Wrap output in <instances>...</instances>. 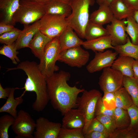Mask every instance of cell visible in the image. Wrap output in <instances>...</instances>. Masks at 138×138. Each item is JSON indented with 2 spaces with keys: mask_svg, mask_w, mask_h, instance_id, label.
I'll return each mask as SVG.
<instances>
[{
  "mask_svg": "<svg viewBox=\"0 0 138 138\" xmlns=\"http://www.w3.org/2000/svg\"><path fill=\"white\" fill-rule=\"evenodd\" d=\"M73 28L67 25L58 37L61 51L82 45L84 41Z\"/></svg>",
  "mask_w": 138,
  "mask_h": 138,
  "instance_id": "2e32d148",
  "label": "cell"
},
{
  "mask_svg": "<svg viewBox=\"0 0 138 138\" xmlns=\"http://www.w3.org/2000/svg\"><path fill=\"white\" fill-rule=\"evenodd\" d=\"M127 110L130 119V124L127 128L130 130L138 128V107L134 104L128 108Z\"/></svg>",
  "mask_w": 138,
  "mask_h": 138,
  "instance_id": "8d00e7d4",
  "label": "cell"
},
{
  "mask_svg": "<svg viewBox=\"0 0 138 138\" xmlns=\"http://www.w3.org/2000/svg\"><path fill=\"white\" fill-rule=\"evenodd\" d=\"M102 99L104 105L107 109L113 110L116 107L115 92L104 93Z\"/></svg>",
  "mask_w": 138,
  "mask_h": 138,
  "instance_id": "74e56055",
  "label": "cell"
},
{
  "mask_svg": "<svg viewBox=\"0 0 138 138\" xmlns=\"http://www.w3.org/2000/svg\"><path fill=\"white\" fill-rule=\"evenodd\" d=\"M95 52L94 57L86 67L87 70L90 73L99 71L106 67H111L118 55L116 52L109 50Z\"/></svg>",
  "mask_w": 138,
  "mask_h": 138,
  "instance_id": "7c38bea8",
  "label": "cell"
},
{
  "mask_svg": "<svg viewBox=\"0 0 138 138\" xmlns=\"http://www.w3.org/2000/svg\"><path fill=\"white\" fill-rule=\"evenodd\" d=\"M134 77L138 78V60H134L133 64Z\"/></svg>",
  "mask_w": 138,
  "mask_h": 138,
  "instance_id": "f6af8a7d",
  "label": "cell"
},
{
  "mask_svg": "<svg viewBox=\"0 0 138 138\" xmlns=\"http://www.w3.org/2000/svg\"><path fill=\"white\" fill-rule=\"evenodd\" d=\"M136 82V83L138 86V78H135Z\"/></svg>",
  "mask_w": 138,
  "mask_h": 138,
  "instance_id": "681fc988",
  "label": "cell"
},
{
  "mask_svg": "<svg viewBox=\"0 0 138 138\" xmlns=\"http://www.w3.org/2000/svg\"><path fill=\"white\" fill-rule=\"evenodd\" d=\"M132 17L138 24V9L134 11Z\"/></svg>",
  "mask_w": 138,
  "mask_h": 138,
  "instance_id": "7dc6e473",
  "label": "cell"
},
{
  "mask_svg": "<svg viewBox=\"0 0 138 138\" xmlns=\"http://www.w3.org/2000/svg\"><path fill=\"white\" fill-rule=\"evenodd\" d=\"M37 2L40 3L45 4L50 0H27Z\"/></svg>",
  "mask_w": 138,
  "mask_h": 138,
  "instance_id": "c3c4849f",
  "label": "cell"
},
{
  "mask_svg": "<svg viewBox=\"0 0 138 138\" xmlns=\"http://www.w3.org/2000/svg\"><path fill=\"white\" fill-rule=\"evenodd\" d=\"M106 28L111 37L112 45L114 47L125 44L128 37L126 31V21L114 18Z\"/></svg>",
  "mask_w": 138,
  "mask_h": 138,
  "instance_id": "4fadbf2b",
  "label": "cell"
},
{
  "mask_svg": "<svg viewBox=\"0 0 138 138\" xmlns=\"http://www.w3.org/2000/svg\"><path fill=\"white\" fill-rule=\"evenodd\" d=\"M102 97L101 96L99 98L96 103L95 110V116L100 115L113 116L114 109L111 110L107 109L102 102Z\"/></svg>",
  "mask_w": 138,
  "mask_h": 138,
  "instance_id": "f35d334b",
  "label": "cell"
},
{
  "mask_svg": "<svg viewBox=\"0 0 138 138\" xmlns=\"http://www.w3.org/2000/svg\"><path fill=\"white\" fill-rule=\"evenodd\" d=\"M40 20L31 25H24V29L21 30L15 42V46L17 50L25 48H29V43L34 35L39 30Z\"/></svg>",
  "mask_w": 138,
  "mask_h": 138,
  "instance_id": "9a60e30c",
  "label": "cell"
},
{
  "mask_svg": "<svg viewBox=\"0 0 138 138\" xmlns=\"http://www.w3.org/2000/svg\"><path fill=\"white\" fill-rule=\"evenodd\" d=\"M36 122L28 112L20 110L12 126V129L16 135L15 138H32Z\"/></svg>",
  "mask_w": 138,
  "mask_h": 138,
  "instance_id": "ba28073f",
  "label": "cell"
},
{
  "mask_svg": "<svg viewBox=\"0 0 138 138\" xmlns=\"http://www.w3.org/2000/svg\"><path fill=\"white\" fill-rule=\"evenodd\" d=\"M46 14L60 15L66 18L71 14V0H50L45 4Z\"/></svg>",
  "mask_w": 138,
  "mask_h": 138,
  "instance_id": "e0dca14e",
  "label": "cell"
},
{
  "mask_svg": "<svg viewBox=\"0 0 138 138\" xmlns=\"http://www.w3.org/2000/svg\"><path fill=\"white\" fill-rule=\"evenodd\" d=\"M58 37L52 39L47 44L39 59V68L46 78L51 76L59 69L55 65L61 51Z\"/></svg>",
  "mask_w": 138,
  "mask_h": 138,
  "instance_id": "5b68a950",
  "label": "cell"
},
{
  "mask_svg": "<svg viewBox=\"0 0 138 138\" xmlns=\"http://www.w3.org/2000/svg\"><path fill=\"white\" fill-rule=\"evenodd\" d=\"M17 50L15 43L10 45L4 44L1 48L0 54L8 57L14 64L16 65L20 62V60L17 56L19 53Z\"/></svg>",
  "mask_w": 138,
  "mask_h": 138,
  "instance_id": "1f68e13d",
  "label": "cell"
},
{
  "mask_svg": "<svg viewBox=\"0 0 138 138\" xmlns=\"http://www.w3.org/2000/svg\"><path fill=\"white\" fill-rule=\"evenodd\" d=\"M89 56L88 51L78 46L61 51L57 61L72 67L80 68L86 64Z\"/></svg>",
  "mask_w": 138,
  "mask_h": 138,
  "instance_id": "30bf717a",
  "label": "cell"
},
{
  "mask_svg": "<svg viewBox=\"0 0 138 138\" xmlns=\"http://www.w3.org/2000/svg\"><path fill=\"white\" fill-rule=\"evenodd\" d=\"M84 138H108L110 134L107 133L93 131L87 133L84 135Z\"/></svg>",
  "mask_w": 138,
  "mask_h": 138,
  "instance_id": "60d3db41",
  "label": "cell"
},
{
  "mask_svg": "<svg viewBox=\"0 0 138 138\" xmlns=\"http://www.w3.org/2000/svg\"><path fill=\"white\" fill-rule=\"evenodd\" d=\"M129 7L136 10L138 9V0H122Z\"/></svg>",
  "mask_w": 138,
  "mask_h": 138,
  "instance_id": "ee69618b",
  "label": "cell"
},
{
  "mask_svg": "<svg viewBox=\"0 0 138 138\" xmlns=\"http://www.w3.org/2000/svg\"><path fill=\"white\" fill-rule=\"evenodd\" d=\"M14 25L1 21L0 22V35L12 31L15 28Z\"/></svg>",
  "mask_w": 138,
  "mask_h": 138,
  "instance_id": "b9f144b4",
  "label": "cell"
},
{
  "mask_svg": "<svg viewBox=\"0 0 138 138\" xmlns=\"http://www.w3.org/2000/svg\"><path fill=\"white\" fill-rule=\"evenodd\" d=\"M137 130V131L138 132V128H137V129H136Z\"/></svg>",
  "mask_w": 138,
  "mask_h": 138,
  "instance_id": "f907efd6",
  "label": "cell"
},
{
  "mask_svg": "<svg viewBox=\"0 0 138 138\" xmlns=\"http://www.w3.org/2000/svg\"><path fill=\"white\" fill-rule=\"evenodd\" d=\"M99 6L98 9L90 14L89 21L102 25L111 23L114 17L109 6L105 4Z\"/></svg>",
  "mask_w": 138,
  "mask_h": 138,
  "instance_id": "ac0fdd59",
  "label": "cell"
},
{
  "mask_svg": "<svg viewBox=\"0 0 138 138\" xmlns=\"http://www.w3.org/2000/svg\"><path fill=\"white\" fill-rule=\"evenodd\" d=\"M34 138H57L62 124L49 121L48 119L40 117L36 122Z\"/></svg>",
  "mask_w": 138,
  "mask_h": 138,
  "instance_id": "8fae6325",
  "label": "cell"
},
{
  "mask_svg": "<svg viewBox=\"0 0 138 138\" xmlns=\"http://www.w3.org/2000/svg\"><path fill=\"white\" fill-rule=\"evenodd\" d=\"M15 120V118L11 115H4L0 118V138H8V129L12 126Z\"/></svg>",
  "mask_w": 138,
  "mask_h": 138,
  "instance_id": "4dcf8cb0",
  "label": "cell"
},
{
  "mask_svg": "<svg viewBox=\"0 0 138 138\" xmlns=\"http://www.w3.org/2000/svg\"><path fill=\"white\" fill-rule=\"evenodd\" d=\"M109 35L107 30L102 25L89 21L85 29L84 39L88 40Z\"/></svg>",
  "mask_w": 138,
  "mask_h": 138,
  "instance_id": "d4e9b609",
  "label": "cell"
},
{
  "mask_svg": "<svg viewBox=\"0 0 138 138\" xmlns=\"http://www.w3.org/2000/svg\"><path fill=\"white\" fill-rule=\"evenodd\" d=\"M11 88L6 87L4 88L0 83V99H7L9 96L11 91Z\"/></svg>",
  "mask_w": 138,
  "mask_h": 138,
  "instance_id": "7bdbcfd3",
  "label": "cell"
},
{
  "mask_svg": "<svg viewBox=\"0 0 138 138\" xmlns=\"http://www.w3.org/2000/svg\"><path fill=\"white\" fill-rule=\"evenodd\" d=\"M96 0H71L72 11L66 19L68 25L73 28L79 37L84 39V32L89 20V9Z\"/></svg>",
  "mask_w": 138,
  "mask_h": 138,
  "instance_id": "3957f363",
  "label": "cell"
},
{
  "mask_svg": "<svg viewBox=\"0 0 138 138\" xmlns=\"http://www.w3.org/2000/svg\"><path fill=\"white\" fill-rule=\"evenodd\" d=\"M21 31V30L15 28L12 31L1 35L0 43L6 45L13 44L17 40Z\"/></svg>",
  "mask_w": 138,
  "mask_h": 138,
  "instance_id": "e575fe53",
  "label": "cell"
},
{
  "mask_svg": "<svg viewBox=\"0 0 138 138\" xmlns=\"http://www.w3.org/2000/svg\"><path fill=\"white\" fill-rule=\"evenodd\" d=\"M126 31L132 42L138 45V24L132 17L126 19Z\"/></svg>",
  "mask_w": 138,
  "mask_h": 138,
  "instance_id": "f546056e",
  "label": "cell"
},
{
  "mask_svg": "<svg viewBox=\"0 0 138 138\" xmlns=\"http://www.w3.org/2000/svg\"><path fill=\"white\" fill-rule=\"evenodd\" d=\"M95 117L103 125L110 135L117 129L113 116L100 115Z\"/></svg>",
  "mask_w": 138,
  "mask_h": 138,
  "instance_id": "836d02e7",
  "label": "cell"
},
{
  "mask_svg": "<svg viewBox=\"0 0 138 138\" xmlns=\"http://www.w3.org/2000/svg\"><path fill=\"white\" fill-rule=\"evenodd\" d=\"M134 60L130 57L119 56L111 67L120 72L124 76L134 77L132 66Z\"/></svg>",
  "mask_w": 138,
  "mask_h": 138,
  "instance_id": "603a6c76",
  "label": "cell"
},
{
  "mask_svg": "<svg viewBox=\"0 0 138 138\" xmlns=\"http://www.w3.org/2000/svg\"><path fill=\"white\" fill-rule=\"evenodd\" d=\"M47 13L45 4L34 1L20 0L19 7L13 17V23L24 25L33 23L40 20Z\"/></svg>",
  "mask_w": 138,
  "mask_h": 138,
  "instance_id": "277c9868",
  "label": "cell"
},
{
  "mask_svg": "<svg viewBox=\"0 0 138 138\" xmlns=\"http://www.w3.org/2000/svg\"><path fill=\"white\" fill-rule=\"evenodd\" d=\"M102 70L98 84L104 93L115 92L123 87L124 76L120 72L111 67Z\"/></svg>",
  "mask_w": 138,
  "mask_h": 138,
  "instance_id": "9c48e42d",
  "label": "cell"
},
{
  "mask_svg": "<svg viewBox=\"0 0 138 138\" xmlns=\"http://www.w3.org/2000/svg\"><path fill=\"white\" fill-rule=\"evenodd\" d=\"M115 93L116 107L127 110L134 104L131 97L124 87H121Z\"/></svg>",
  "mask_w": 138,
  "mask_h": 138,
  "instance_id": "83f0119b",
  "label": "cell"
},
{
  "mask_svg": "<svg viewBox=\"0 0 138 138\" xmlns=\"http://www.w3.org/2000/svg\"><path fill=\"white\" fill-rule=\"evenodd\" d=\"M123 87L130 96L134 104L138 107V86L135 78L124 76Z\"/></svg>",
  "mask_w": 138,
  "mask_h": 138,
  "instance_id": "f1b7e54d",
  "label": "cell"
},
{
  "mask_svg": "<svg viewBox=\"0 0 138 138\" xmlns=\"http://www.w3.org/2000/svg\"><path fill=\"white\" fill-rule=\"evenodd\" d=\"M113 49L119 56L129 57L138 60V45L133 44L129 37L126 43L114 47Z\"/></svg>",
  "mask_w": 138,
  "mask_h": 138,
  "instance_id": "484cf974",
  "label": "cell"
},
{
  "mask_svg": "<svg viewBox=\"0 0 138 138\" xmlns=\"http://www.w3.org/2000/svg\"><path fill=\"white\" fill-rule=\"evenodd\" d=\"M109 6L114 18L119 20L132 17L135 10L128 6L122 0H115Z\"/></svg>",
  "mask_w": 138,
  "mask_h": 138,
  "instance_id": "7402d4cb",
  "label": "cell"
},
{
  "mask_svg": "<svg viewBox=\"0 0 138 138\" xmlns=\"http://www.w3.org/2000/svg\"><path fill=\"white\" fill-rule=\"evenodd\" d=\"M113 116L117 129H124L129 126L131 121L127 110L116 107Z\"/></svg>",
  "mask_w": 138,
  "mask_h": 138,
  "instance_id": "4316f807",
  "label": "cell"
},
{
  "mask_svg": "<svg viewBox=\"0 0 138 138\" xmlns=\"http://www.w3.org/2000/svg\"><path fill=\"white\" fill-rule=\"evenodd\" d=\"M52 39L39 30L30 42L29 48L35 56L39 59L46 45Z\"/></svg>",
  "mask_w": 138,
  "mask_h": 138,
  "instance_id": "44dd1931",
  "label": "cell"
},
{
  "mask_svg": "<svg viewBox=\"0 0 138 138\" xmlns=\"http://www.w3.org/2000/svg\"><path fill=\"white\" fill-rule=\"evenodd\" d=\"M115 0H96V2L99 5L105 4L108 6Z\"/></svg>",
  "mask_w": 138,
  "mask_h": 138,
  "instance_id": "bcb514c9",
  "label": "cell"
},
{
  "mask_svg": "<svg viewBox=\"0 0 138 138\" xmlns=\"http://www.w3.org/2000/svg\"><path fill=\"white\" fill-rule=\"evenodd\" d=\"M62 127L67 129L83 128L85 119L83 112L78 108H72L63 115Z\"/></svg>",
  "mask_w": 138,
  "mask_h": 138,
  "instance_id": "5bb4252c",
  "label": "cell"
},
{
  "mask_svg": "<svg viewBox=\"0 0 138 138\" xmlns=\"http://www.w3.org/2000/svg\"><path fill=\"white\" fill-rule=\"evenodd\" d=\"M82 45L86 49L90 50L95 52H103L108 49H113L114 48L109 35L86 40L84 41Z\"/></svg>",
  "mask_w": 138,
  "mask_h": 138,
  "instance_id": "d6986e66",
  "label": "cell"
},
{
  "mask_svg": "<svg viewBox=\"0 0 138 138\" xmlns=\"http://www.w3.org/2000/svg\"><path fill=\"white\" fill-rule=\"evenodd\" d=\"M7 69V71L20 69L25 72L27 77L24 87L20 88L25 89L21 95L23 96L26 91L35 92L36 98L32 103V108L37 112L43 111L50 100L46 78L41 72L37 63L34 61H23L15 67Z\"/></svg>",
  "mask_w": 138,
  "mask_h": 138,
  "instance_id": "7a4b0ae2",
  "label": "cell"
},
{
  "mask_svg": "<svg viewBox=\"0 0 138 138\" xmlns=\"http://www.w3.org/2000/svg\"><path fill=\"white\" fill-rule=\"evenodd\" d=\"M19 89L17 87L11 88L10 94L7 98L6 101L0 108V112H7L14 118L16 117L18 113L16 110L17 107L23 101L22 96L21 95L15 98H14V91L16 89Z\"/></svg>",
  "mask_w": 138,
  "mask_h": 138,
  "instance_id": "cb8c5ba5",
  "label": "cell"
},
{
  "mask_svg": "<svg viewBox=\"0 0 138 138\" xmlns=\"http://www.w3.org/2000/svg\"><path fill=\"white\" fill-rule=\"evenodd\" d=\"M93 131L109 134L103 125L96 117L93 118L91 122L86 133Z\"/></svg>",
  "mask_w": 138,
  "mask_h": 138,
  "instance_id": "ab89813d",
  "label": "cell"
},
{
  "mask_svg": "<svg viewBox=\"0 0 138 138\" xmlns=\"http://www.w3.org/2000/svg\"><path fill=\"white\" fill-rule=\"evenodd\" d=\"M20 0H0L1 21L14 25L12 21L13 16L18 9Z\"/></svg>",
  "mask_w": 138,
  "mask_h": 138,
  "instance_id": "ffe728a7",
  "label": "cell"
},
{
  "mask_svg": "<svg viewBox=\"0 0 138 138\" xmlns=\"http://www.w3.org/2000/svg\"><path fill=\"white\" fill-rule=\"evenodd\" d=\"M81 96L78 97L76 101V108L84 113L85 119V126L83 129L84 135L85 134L88 126L94 118L95 107L99 98L102 96L101 93L96 89L82 92Z\"/></svg>",
  "mask_w": 138,
  "mask_h": 138,
  "instance_id": "8992f818",
  "label": "cell"
},
{
  "mask_svg": "<svg viewBox=\"0 0 138 138\" xmlns=\"http://www.w3.org/2000/svg\"><path fill=\"white\" fill-rule=\"evenodd\" d=\"M66 18L60 15L46 14L40 20L39 30L52 39L58 37L68 25Z\"/></svg>",
  "mask_w": 138,
  "mask_h": 138,
  "instance_id": "52a82bcc",
  "label": "cell"
},
{
  "mask_svg": "<svg viewBox=\"0 0 138 138\" xmlns=\"http://www.w3.org/2000/svg\"><path fill=\"white\" fill-rule=\"evenodd\" d=\"M82 128L67 129L61 127L57 138H84Z\"/></svg>",
  "mask_w": 138,
  "mask_h": 138,
  "instance_id": "d6a6232c",
  "label": "cell"
},
{
  "mask_svg": "<svg viewBox=\"0 0 138 138\" xmlns=\"http://www.w3.org/2000/svg\"><path fill=\"white\" fill-rule=\"evenodd\" d=\"M70 77L69 73L61 70L46 78L47 92L51 104L63 115L70 109L76 107L78 94L84 90L67 83Z\"/></svg>",
  "mask_w": 138,
  "mask_h": 138,
  "instance_id": "6da1fadb",
  "label": "cell"
},
{
  "mask_svg": "<svg viewBox=\"0 0 138 138\" xmlns=\"http://www.w3.org/2000/svg\"><path fill=\"white\" fill-rule=\"evenodd\" d=\"M111 138H138V132L136 129L130 130L126 128L123 129H117L110 135Z\"/></svg>",
  "mask_w": 138,
  "mask_h": 138,
  "instance_id": "d590c367",
  "label": "cell"
}]
</instances>
